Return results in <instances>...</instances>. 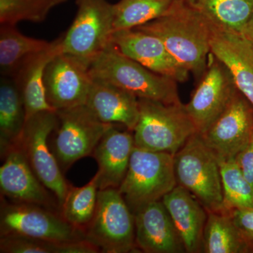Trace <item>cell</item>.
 I'll use <instances>...</instances> for the list:
<instances>
[{
	"instance_id": "cell-1",
	"label": "cell",
	"mask_w": 253,
	"mask_h": 253,
	"mask_svg": "<svg viewBox=\"0 0 253 253\" xmlns=\"http://www.w3.org/2000/svg\"><path fill=\"white\" fill-rule=\"evenodd\" d=\"M157 36L178 63L201 78L211 54L212 24L187 0H174L163 16L136 28Z\"/></svg>"
},
{
	"instance_id": "cell-2",
	"label": "cell",
	"mask_w": 253,
	"mask_h": 253,
	"mask_svg": "<svg viewBox=\"0 0 253 253\" xmlns=\"http://www.w3.org/2000/svg\"><path fill=\"white\" fill-rule=\"evenodd\" d=\"M91 78L108 82L138 99L181 104L177 82L144 67L123 54L111 42L91 63Z\"/></svg>"
},
{
	"instance_id": "cell-3",
	"label": "cell",
	"mask_w": 253,
	"mask_h": 253,
	"mask_svg": "<svg viewBox=\"0 0 253 253\" xmlns=\"http://www.w3.org/2000/svg\"><path fill=\"white\" fill-rule=\"evenodd\" d=\"M138 99L139 118L133 131L135 147L174 155L198 133L185 105Z\"/></svg>"
},
{
	"instance_id": "cell-4",
	"label": "cell",
	"mask_w": 253,
	"mask_h": 253,
	"mask_svg": "<svg viewBox=\"0 0 253 253\" xmlns=\"http://www.w3.org/2000/svg\"><path fill=\"white\" fill-rule=\"evenodd\" d=\"M177 185L189 191L208 212L224 211L219 159L196 133L174 155Z\"/></svg>"
},
{
	"instance_id": "cell-5",
	"label": "cell",
	"mask_w": 253,
	"mask_h": 253,
	"mask_svg": "<svg viewBox=\"0 0 253 253\" xmlns=\"http://www.w3.org/2000/svg\"><path fill=\"white\" fill-rule=\"evenodd\" d=\"M176 186L174 155L134 147L118 190L134 213L150 203L161 201Z\"/></svg>"
},
{
	"instance_id": "cell-6",
	"label": "cell",
	"mask_w": 253,
	"mask_h": 253,
	"mask_svg": "<svg viewBox=\"0 0 253 253\" xmlns=\"http://www.w3.org/2000/svg\"><path fill=\"white\" fill-rule=\"evenodd\" d=\"M57 123L50 134V149L63 174L81 158L91 156L113 125L99 121L86 105L56 111Z\"/></svg>"
},
{
	"instance_id": "cell-7",
	"label": "cell",
	"mask_w": 253,
	"mask_h": 253,
	"mask_svg": "<svg viewBox=\"0 0 253 253\" xmlns=\"http://www.w3.org/2000/svg\"><path fill=\"white\" fill-rule=\"evenodd\" d=\"M78 10L63 36L62 52L88 68L112 41L114 4L107 0H75Z\"/></svg>"
},
{
	"instance_id": "cell-8",
	"label": "cell",
	"mask_w": 253,
	"mask_h": 253,
	"mask_svg": "<svg viewBox=\"0 0 253 253\" xmlns=\"http://www.w3.org/2000/svg\"><path fill=\"white\" fill-rule=\"evenodd\" d=\"M100 253L136 251L134 213L118 189L99 190L94 217L84 232Z\"/></svg>"
},
{
	"instance_id": "cell-9",
	"label": "cell",
	"mask_w": 253,
	"mask_h": 253,
	"mask_svg": "<svg viewBox=\"0 0 253 253\" xmlns=\"http://www.w3.org/2000/svg\"><path fill=\"white\" fill-rule=\"evenodd\" d=\"M17 235L58 242L84 240V233L65 220L59 212L9 201L1 196L0 236Z\"/></svg>"
},
{
	"instance_id": "cell-10",
	"label": "cell",
	"mask_w": 253,
	"mask_h": 253,
	"mask_svg": "<svg viewBox=\"0 0 253 253\" xmlns=\"http://www.w3.org/2000/svg\"><path fill=\"white\" fill-rule=\"evenodd\" d=\"M56 123V111H44L28 118L18 146L40 180L56 196L61 208L71 184L50 149L49 138Z\"/></svg>"
},
{
	"instance_id": "cell-11",
	"label": "cell",
	"mask_w": 253,
	"mask_h": 253,
	"mask_svg": "<svg viewBox=\"0 0 253 253\" xmlns=\"http://www.w3.org/2000/svg\"><path fill=\"white\" fill-rule=\"evenodd\" d=\"M237 90L228 68L211 53L199 85L185 105L198 133L202 134L207 130Z\"/></svg>"
},
{
	"instance_id": "cell-12",
	"label": "cell",
	"mask_w": 253,
	"mask_h": 253,
	"mask_svg": "<svg viewBox=\"0 0 253 253\" xmlns=\"http://www.w3.org/2000/svg\"><path fill=\"white\" fill-rule=\"evenodd\" d=\"M201 135L218 159L235 158L253 135V106L236 91L225 109Z\"/></svg>"
},
{
	"instance_id": "cell-13",
	"label": "cell",
	"mask_w": 253,
	"mask_h": 253,
	"mask_svg": "<svg viewBox=\"0 0 253 253\" xmlns=\"http://www.w3.org/2000/svg\"><path fill=\"white\" fill-rule=\"evenodd\" d=\"M89 69L62 51L48 63L44 86L46 99L55 111L85 105L92 82Z\"/></svg>"
},
{
	"instance_id": "cell-14",
	"label": "cell",
	"mask_w": 253,
	"mask_h": 253,
	"mask_svg": "<svg viewBox=\"0 0 253 253\" xmlns=\"http://www.w3.org/2000/svg\"><path fill=\"white\" fill-rule=\"evenodd\" d=\"M1 161V196L12 202L36 204L60 212L56 196L40 180L18 146L10 150Z\"/></svg>"
},
{
	"instance_id": "cell-15",
	"label": "cell",
	"mask_w": 253,
	"mask_h": 253,
	"mask_svg": "<svg viewBox=\"0 0 253 253\" xmlns=\"http://www.w3.org/2000/svg\"><path fill=\"white\" fill-rule=\"evenodd\" d=\"M112 42L123 54L151 71L183 83L189 72L176 61L157 36L138 28L114 31Z\"/></svg>"
},
{
	"instance_id": "cell-16",
	"label": "cell",
	"mask_w": 253,
	"mask_h": 253,
	"mask_svg": "<svg viewBox=\"0 0 253 253\" xmlns=\"http://www.w3.org/2000/svg\"><path fill=\"white\" fill-rule=\"evenodd\" d=\"M134 214L137 249L147 253L186 252L162 200L143 206Z\"/></svg>"
},
{
	"instance_id": "cell-17",
	"label": "cell",
	"mask_w": 253,
	"mask_h": 253,
	"mask_svg": "<svg viewBox=\"0 0 253 253\" xmlns=\"http://www.w3.org/2000/svg\"><path fill=\"white\" fill-rule=\"evenodd\" d=\"M211 53L229 70L238 90L253 107V47L242 35L212 25Z\"/></svg>"
},
{
	"instance_id": "cell-18",
	"label": "cell",
	"mask_w": 253,
	"mask_h": 253,
	"mask_svg": "<svg viewBox=\"0 0 253 253\" xmlns=\"http://www.w3.org/2000/svg\"><path fill=\"white\" fill-rule=\"evenodd\" d=\"M86 106L99 121L121 125L133 132L139 118V99L118 86L92 78Z\"/></svg>"
},
{
	"instance_id": "cell-19",
	"label": "cell",
	"mask_w": 253,
	"mask_h": 253,
	"mask_svg": "<svg viewBox=\"0 0 253 253\" xmlns=\"http://www.w3.org/2000/svg\"><path fill=\"white\" fill-rule=\"evenodd\" d=\"M180 236L186 253L204 251V233L208 211L189 191L177 185L163 198Z\"/></svg>"
},
{
	"instance_id": "cell-20",
	"label": "cell",
	"mask_w": 253,
	"mask_h": 253,
	"mask_svg": "<svg viewBox=\"0 0 253 253\" xmlns=\"http://www.w3.org/2000/svg\"><path fill=\"white\" fill-rule=\"evenodd\" d=\"M134 147L130 131H121L112 126L105 132L91 155L99 168L96 173L99 190L120 187L127 172Z\"/></svg>"
},
{
	"instance_id": "cell-21",
	"label": "cell",
	"mask_w": 253,
	"mask_h": 253,
	"mask_svg": "<svg viewBox=\"0 0 253 253\" xmlns=\"http://www.w3.org/2000/svg\"><path fill=\"white\" fill-rule=\"evenodd\" d=\"M63 36L53 41L49 48L34 55L19 68L12 79L22 96L26 121L44 111H56L46 99L44 76L46 66L62 51Z\"/></svg>"
},
{
	"instance_id": "cell-22",
	"label": "cell",
	"mask_w": 253,
	"mask_h": 253,
	"mask_svg": "<svg viewBox=\"0 0 253 253\" xmlns=\"http://www.w3.org/2000/svg\"><path fill=\"white\" fill-rule=\"evenodd\" d=\"M26 123L22 96L11 78L3 77L0 84V156L19 144Z\"/></svg>"
},
{
	"instance_id": "cell-23",
	"label": "cell",
	"mask_w": 253,
	"mask_h": 253,
	"mask_svg": "<svg viewBox=\"0 0 253 253\" xmlns=\"http://www.w3.org/2000/svg\"><path fill=\"white\" fill-rule=\"evenodd\" d=\"M253 251V241L240 230L229 212H208L204 233V252L242 253Z\"/></svg>"
},
{
	"instance_id": "cell-24",
	"label": "cell",
	"mask_w": 253,
	"mask_h": 253,
	"mask_svg": "<svg viewBox=\"0 0 253 253\" xmlns=\"http://www.w3.org/2000/svg\"><path fill=\"white\" fill-rule=\"evenodd\" d=\"M52 42L22 34L16 26L0 27V71L3 77H14L19 68L32 56L44 51Z\"/></svg>"
},
{
	"instance_id": "cell-25",
	"label": "cell",
	"mask_w": 253,
	"mask_h": 253,
	"mask_svg": "<svg viewBox=\"0 0 253 253\" xmlns=\"http://www.w3.org/2000/svg\"><path fill=\"white\" fill-rule=\"evenodd\" d=\"M213 26L241 34L253 13V0H187Z\"/></svg>"
},
{
	"instance_id": "cell-26",
	"label": "cell",
	"mask_w": 253,
	"mask_h": 253,
	"mask_svg": "<svg viewBox=\"0 0 253 253\" xmlns=\"http://www.w3.org/2000/svg\"><path fill=\"white\" fill-rule=\"evenodd\" d=\"M99 191L97 173L84 186L71 185L60 208V214L70 224L84 233L94 217Z\"/></svg>"
},
{
	"instance_id": "cell-27",
	"label": "cell",
	"mask_w": 253,
	"mask_h": 253,
	"mask_svg": "<svg viewBox=\"0 0 253 253\" xmlns=\"http://www.w3.org/2000/svg\"><path fill=\"white\" fill-rule=\"evenodd\" d=\"M1 253H97L99 250L86 239L58 242L26 236H0Z\"/></svg>"
},
{
	"instance_id": "cell-28",
	"label": "cell",
	"mask_w": 253,
	"mask_h": 253,
	"mask_svg": "<svg viewBox=\"0 0 253 253\" xmlns=\"http://www.w3.org/2000/svg\"><path fill=\"white\" fill-rule=\"evenodd\" d=\"M174 0H120L114 4V31L134 29L163 16Z\"/></svg>"
},
{
	"instance_id": "cell-29",
	"label": "cell",
	"mask_w": 253,
	"mask_h": 253,
	"mask_svg": "<svg viewBox=\"0 0 253 253\" xmlns=\"http://www.w3.org/2000/svg\"><path fill=\"white\" fill-rule=\"evenodd\" d=\"M224 211L253 208V188L246 180L234 158L219 160Z\"/></svg>"
},
{
	"instance_id": "cell-30",
	"label": "cell",
	"mask_w": 253,
	"mask_h": 253,
	"mask_svg": "<svg viewBox=\"0 0 253 253\" xmlns=\"http://www.w3.org/2000/svg\"><path fill=\"white\" fill-rule=\"evenodd\" d=\"M68 0H0V23L16 26L21 21L42 23L50 11Z\"/></svg>"
},
{
	"instance_id": "cell-31",
	"label": "cell",
	"mask_w": 253,
	"mask_h": 253,
	"mask_svg": "<svg viewBox=\"0 0 253 253\" xmlns=\"http://www.w3.org/2000/svg\"><path fill=\"white\" fill-rule=\"evenodd\" d=\"M228 212L240 230L253 242V208H238Z\"/></svg>"
},
{
	"instance_id": "cell-32",
	"label": "cell",
	"mask_w": 253,
	"mask_h": 253,
	"mask_svg": "<svg viewBox=\"0 0 253 253\" xmlns=\"http://www.w3.org/2000/svg\"><path fill=\"white\" fill-rule=\"evenodd\" d=\"M246 180L253 188V135L249 144L234 158Z\"/></svg>"
},
{
	"instance_id": "cell-33",
	"label": "cell",
	"mask_w": 253,
	"mask_h": 253,
	"mask_svg": "<svg viewBox=\"0 0 253 253\" xmlns=\"http://www.w3.org/2000/svg\"><path fill=\"white\" fill-rule=\"evenodd\" d=\"M241 35H242L245 39L247 40V41L253 47V13L251 19Z\"/></svg>"
}]
</instances>
